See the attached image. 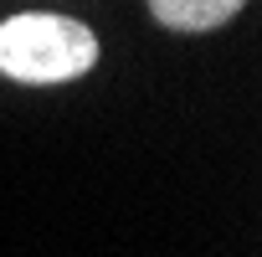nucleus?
I'll list each match as a JSON object with an SVG mask.
<instances>
[{"label":"nucleus","instance_id":"nucleus-1","mask_svg":"<svg viewBox=\"0 0 262 257\" xmlns=\"http://www.w3.org/2000/svg\"><path fill=\"white\" fill-rule=\"evenodd\" d=\"M98 62V36L82 21L26 11L0 26V72L16 82H72Z\"/></svg>","mask_w":262,"mask_h":257},{"label":"nucleus","instance_id":"nucleus-2","mask_svg":"<svg viewBox=\"0 0 262 257\" xmlns=\"http://www.w3.org/2000/svg\"><path fill=\"white\" fill-rule=\"evenodd\" d=\"M247 0H149V11L170 31H216L226 26Z\"/></svg>","mask_w":262,"mask_h":257}]
</instances>
